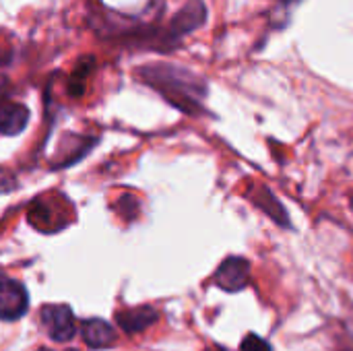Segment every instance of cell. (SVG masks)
<instances>
[{"mask_svg": "<svg viewBox=\"0 0 353 351\" xmlns=\"http://www.w3.org/2000/svg\"><path fill=\"white\" fill-rule=\"evenodd\" d=\"M139 74L149 87L157 89L170 103L180 108L182 112H199L207 97V83L199 74L182 66L151 64L143 66Z\"/></svg>", "mask_w": 353, "mask_h": 351, "instance_id": "1", "label": "cell"}, {"mask_svg": "<svg viewBox=\"0 0 353 351\" xmlns=\"http://www.w3.org/2000/svg\"><path fill=\"white\" fill-rule=\"evenodd\" d=\"M205 21H207V6L201 0H190L172 19L170 27L163 35V43H172V46L178 43L182 37L196 31Z\"/></svg>", "mask_w": 353, "mask_h": 351, "instance_id": "2", "label": "cell"}, {"mask_svg": "<svg viewBox=\"0 0 353 351\" xmlns=\"http://www.w3.org/2000/svg\"><path fill=\"white\" fill-rule=\"evenodd\" d=\"M41 327L52 341L64 343L74 337L77 325L68 306H46L41 308Z\"/></svg>", "mask_w": 353, "mask_h": 351, "instance_id": "3", "label": "cell"}, {"mask_svg": "<svg viewBox=\"0 0 353 351\" xmlns=\"http://www.w3.org/2000/svg\"><path fill=\"white\" fill-rule=\"evenodd\" d=\"M250 281V263L240 257L225 259L217 273H215V285L225 292H240Z\"/></svg>", "mask_w": 353, "mask_h": 351, "instance_id": "4", "label": "cell"}, {"mask_svg": "<svg viewBox=\"0 0 353 351\" xmlns=\"http://www.w3.org/2000/svg\"><path fill=\"white\" fill-rule=\"evenodd\" d=\"M29 300L27 292L19 281L2 279L0 281V319L2 321H14L21 319L27 312Z\"/></svg>", "mask_w": 353, "mask_h": 351, "instance_id": "5", "label": "cell"}, {"mask_svg": "<svg viewBox=\"0 0 353 351\" xmlns=\"http://www.w3.org/2000/svg\"><path fill=\"white\" fill-rule=\"evenodd\" d=\"M83 339H85V343L89 348L101 350V348H108V345L114 343L116 333H114V329L105 321L93 319V321L83 323Z\"/></svg>", "mask_w": 353, "mask_h": 351, "instance_id": "6", "label": "cell"}, {"mask_svg": "<svg viewBox=\"0 0 353 351\" xmlns=\"http://www.w3.org/2000/svg\"><path fill=\"white\" fill-rule=\"evenodd\" d=\"M29 120V112L25 106L19 103H6L0 106V132L2 134H19Z\"/></svg>", "mask_w": 353, "mask_h": 351, "instance_id": "7", "label": "cell"}, {"mask_svg": "<svg viewBox=\"0 0 353 351\" xmlns=\"http://www.w3.org/2000/svg\"><path fill=\"white\" fill-rule=\"evenodd\" d=\"M155 321H157V314L151 308H139V310H130L118 317V325L126 333H141L147 327H151Z\"/></svg>", "mask_w": 353, "mask_h": 351, "instance_id": "8", "label": "cell"}, {"mask_svg": "<svg viewBox=\"0 0 353 351\" xmlns=\"http://www.w3.org/2000/svg\"><path fill=\"white\" fill-rule=\"evenodd\" d=\"M256 207H261L269 217H273L277 223H281V225H288V213H285V209L281 207V203L267 190V188H256V192H254V201H252Z\"/></svg>", "mask_w": 353, "mask_h": 351, "instance_id": "9", "label": "cell"}, {"mask_svg": "<svg viewBox=\"0 0 353 351\" xmlns=\"http://www.w3.org/2000/svg\"><path fill=\"white\" fill-rule=\"evenodd\" d=\"M242 351H273L271 350V345L263 339V337H259V335H248L244 341H242Z\"/></svg>", "mask_w": 353, "mask_h": 351, "instance_id": "10", "label": "cell"}, {"mask_svg": "<svg viewBox=\"0 0 353 351\" xmlns=\"http://www.w3.org/2000/svg\"><path fill=\"white\" fill-rule=\"evenodd\" d=\"M298 0H279V12H288V8H292Z\"/></svg>", "mask_w": 353, "mask_h": 351, "instance_id": "11", "label": "cell"}, {"mask_svg": "<svg viewBox=\"0 0 353 351\" xmlns=\"http://www.w3.org/2000/svg\"><path fill=\"white\" fill-rule=\"evenodd\" d=\"M8 54H10L8 50H2V48H0V62H4V60L8 58Z\"/></svg>", "mask_w": 353, "mask_h": 351, "instance_id": "12", "label": "cell"}, {"mask_svg": "<svg viewBox=\"0 0 353 351\" xmlns=\"http://www.w3.org/2000/svg\"><path fill=\"white\" fill-rule=\"evenodd\" d=\"M43 351H54V350H43Z\"/></svg>", "mask_w": 353, "mask_h": 351, "instance_id": "13", "label": "cell"}]
</instances>
